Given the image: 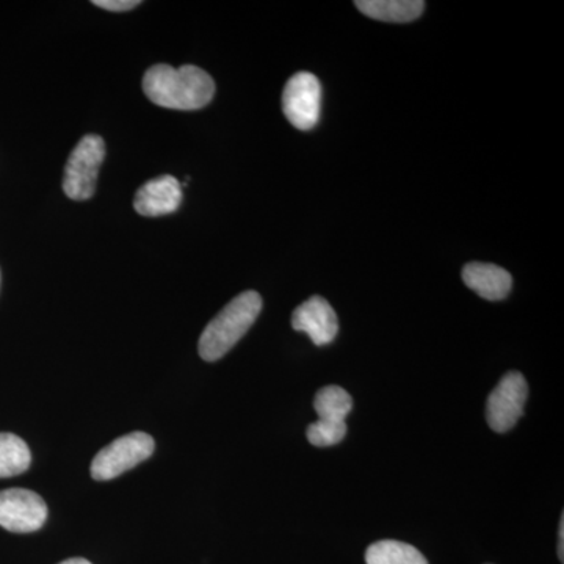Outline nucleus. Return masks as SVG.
<instances>
[{
  "label": "nucleus",
  "mask_w": 564,
  "mask_h": 564,
  "mask_svg": "<svg viewBox=\"0 0 564 564\" xmlns=\"http://www.w3.org/2000/svg\"><path fill=\"white\" fill-rule=\"evenodd\" d=\"M154 440L148 433L124 434L104 447L91 463V477L98 481L120 477L126 470L154 454Z\"/></svg>",
  "instance_id": "nucleus-4"
},
{
  "label": "nucleus",
  "mask_w": 564,
  "mask_h": 564,
  "mask_svg": "<svg viewBox=\"0 0 564 564\" xmlns=\"http://www.w3.org/2000/svg\"><path fill=\"white\" fill-rule=\"evenodd\" d=\"M529 386L524 375L508 372L489 393L486 402V421L496 433H507L524 415Z\"/></svg>",
  "instance_id": "nucleus-6"
},
{
  "label": "nucleus",
  "mask_w": 564,
  "mask_h": 564,
  "mask_svg": "<svg viewBox=\"0 0 564 564\" xmlns=\"http://www.w3.org/2000/svg\"><path fill=\"white\" fill-rule=\"evenodd\" d=\"M292 328L306 333L317 347L332 344L339 333V321L332 304L315 295L300 304L292 314Z\"/></svg>",
  "instance_id": "nucleus-8"
},
{
  "label": "nucleus",
  "mask_w": 564,
  "mask_h": 564,
  "mask_svg": "<svg viewBox=\"0 0 564 564\" xmlns=\"http://www.w3.org/2000/svg\"><path fill=\"white\" fill-rule=\"evenodd\" d=\"M106 158V143L99 135H85L70 152L65 166L63 191L74 202H85L95 195L99 169Z\"/></svg>",
  "instance_id": "nucleus-3"
},
{
  "label": "nucleus",
  "mask_w": 564,
  "mask_h": 564,
  "mask_svg": "<svg viewBox=\"0 0 564 564\" xmlns=\"http://www.w3.org/2000/svg\"><path fill=\"white\" fill-rule=\"evenodd\" d=\"M560 560L564 558V516H562V522H560V545H558Z\"/></svg>",
  "instance_id": "nucleus-17"
},
{
  "label": "nucleus",
  "mask_w": 564,
  "mask_h": 564,
  "mask_svg": "<svg viewBox=\"0 0 564 564\" xmlns=\"http://www.w3.org/2000/svg\"><path fill=\"white\" fill-rule=\"evenodd\" d=\"M181 203V182L165 174L141 185L133 199V207L143 217H162L180 209Z\"/></svg>",
  "instance_id": "nucleus-9"
},
{
  "label": "nucleus",
  "mask_w": 564,
  "mask_h": 564,
  "mask_svg": "<svg viewBox=\"0 0 564 564\" xmlns=\"http://www.w3.org/2000/svg\"><path fill=\"white\" fill-rule=\"evenodd\" d=\"M463 281L470 291L489 302L507 299L513 285V278L494 263L470 262L463 269Z\"/></svg>",
  "instance_id": "nucleus-10"
},
{
  "label": "nucleus",
  "mask_w": 564,
  "mask_h": 564,
  "mask_svg": "<svg viewBox=\"0 0 564 564\" xmlns=\"http://www.w3.org/2000/svg\"><path fill=\"white\" fill-rule=\"evenodd\" d=\"M307 441L315 447H332L339 444L347 434V423L317 421L307 426Z\"/></svg>",
  "instance_id": "nucleus-15"
},
{
  "label": "nucleus",
  "mask_w": 564,
  "mask_h": 564,
  "mask_svg": "<svg viewBox=\"0 0 564 564\" xmlns=\"http://www.w3.org/2000/svg\"><path fill=\"white\" fill-rule=\"evenodd\" d=\"M262 310V299L258 292H243L231 303L226 304L217 317L204 329L199 337V356L204 361H218L254 325Z\"/></svg>",
  "instance_id": "nucleus-2"
},
{
  "label": "nucleus",
  "mask_w": 564,
  "mask_h": 564,
  "mask_svg": "<svg viewBox=\"0 0 564 564\" xmlns=\"http://www.w3.org/2000/svg\"><path fill=\"white\" fill-rule=\"evenodd\" d=\"M61 564H91V563L85 558H70V560H65V562H62Z\"/></svg>",
  "instance_id": "nucleus-18"
},
{
  "label": "nucleus",
  "mask_w": 564,
  "mask_h": 564,
  "mask_svg": "<svg viewBox=\"0 0 564 564\" xmlns=\"http://www.w3.org/2000/svg\"><path fill=\"white\" fill-rule=\"evenodd\" d=\"M367 564H429L414 545L402 541H378L366 552Z\"/></svg>",
  "instance_id": "nucleus-12"
},
{
  "label": "nucleus",
  "mask_w": 564,
  "mask_h": 564,
  "mask_svg": "<svg viewBox=\"0 0 564 564\" xmlns=\"http://www.w3.org/2000/svg\"><path fill=\"white\" fill-rule=\"evenodd\" d=\"M143 90L155 106L172 110H198L215 95V82L198 66L173 68L155 65L143 77Z\"/></svg>",
  "instance_id": "nucleus-1"
},
{
  "label": "nucleus",
  "mask_w": 564,
  "mask_h": 564,
  "mask_svg": "<svg viewBox=\"0 0 564 564\" xmlns=\"http://www.w3.org/2000/svg\"><path fill=\"white\" fill-rule=\"evenodd\" d=\"M352 399L350 393L339 386H326L315 395L314 410L318 421L340 423L350 414Z\"/></svg>",
  "instance_id": "nucleus-14"
},
{
  "label": "nucleus",
  "mask_w": 564,
  "mask_h": 564,
  "mask_svg": "<svg viewBox=\"0 0 564 564\" xmlns=\"http://www.w3.org/2000/svg\"><path fill=\"white\" fill-rule=\"evenodd\" d=\"M93 6L109 11H129L140 6L139 0H95Z\"/></svg>",
  "instance_id": "nucleus-16"
},
{
  "label": "nucleus",
  "mask_w": 564,
  "mask_h": 564,
  "mask_svg": "<svg viewBox=\"0 0 564 564\" xmlns=\"http://www.w3.org/2000/svg\"><path fill=\"white\" fill-rule=\"evenodd\" d=\"M31 463V451L21 437L17 434L0 433V478L25 473Z\"/></svg>",
  "instance_id": "nucleus-13"
},
{
  "label": "nucleus",
  "mask_w": 564,
  "mask_h": 564,
  "mask_svg": "<svg viewBox=\"0 0 564 564\" xmlns=\"http://www.w3.org/2000/svg\"><path fill=\"white\" fill-rule=\"evenodd\" d=\"M322 85L313 73H296L282 93V111L299 131H311L321 118Z\"/></svg>",
  "instance_id": "nucleus-5"
},
{
  "label": "nucleus",
  "mask_w": 564,
  "mask_h": 564,
  "mask_svg": "<svg viewBox=\"0 0 564 564\" xmlns=\"http://www.w3.org/2000/svg\"><path fill=\"white\" fill-rule=\"evenodd\" d=\"M355 6L375 21L397 24L417 20L425 10L422 0H358Z\"/></svg>",
  "instance_id": "nucleus-11"
},
{
  "label": "nucleus",
  "mask_w": 564,
  "mask_h": 564,
  "mask_svg": "<svg viewBox=\"0 0 564 564\" xmlns=\"http://www.w3.org/2000/svg\"><path fill=\"white\" fill-rule=\"evenodd\" d=\"M47 519V505L29 489H7L0 492V527L13 533H32Z\"/></svg>",
  "instance_id": "nucleus-7"
}]
</instances>
